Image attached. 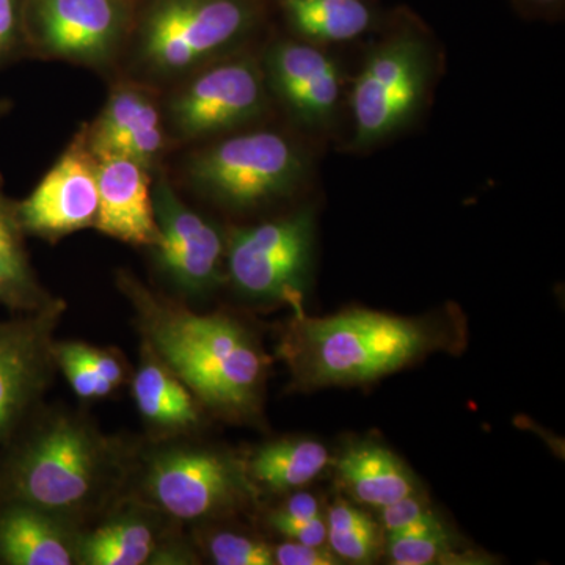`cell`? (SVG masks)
<instances>
[{
	"label": "cell",
	"mask_w": 565,
	"mask_h": 565,
	"mask_svg": "<svg viewBox=\"0 0 565 565\" xmlns=\"http://www.w3.org/2000/svg\"><path fill=\"white\" fill-rule=\"evenodd\" d=\"M77 349L85 362L90 364L95 373L114 390L120 393L129 385L134 366L128 356L114 345H95L76 340Z\"/></svg>",
	"instance_id": "obj_28"
},
{
	"label": "cell",
	"mask_w": 565,
	"mask_h": 565,
	"mask_svg": "<svg viewBox=\"0 0 565 565\" xmlns=\"http://www.w3.org/2000/svg\"><path fill=\"white\" fill-rule=\"evenodd\" d=\"M128 386L148 433L145 437L195 435L206 422V411L192 390L141 341Z\"/></svg>",
	"instance_id": "obj_17"
},
{
	"label": "cell",
	"mask_w": 565,
	"mask_h": 565,
	"mask_svg": "<svg viewBox=\"0 0 565 565\" xmlns=\"http://www.w3.org/2000/svg\"><path fill=\"white\" fill-rule=\"evenodd\" d=\"M68 303L0 319V451L44 404L58 373L54 343Z\"/></svg>",
	"instance_id": "obj_9"
},
{
	"label": "cell",
	"mask_w": 565,
	"mask_h": 565,
	"mask_svg": "<svg viewBox=\"0 0 565 565\" xmlns=\"http://www.w3.org/2000/svg\"><path fill=\"white\" fill-rule=\"evenodd\" d=\"M139 440L104 433L84 408L43 404L0 451V504L87 530L126 497Z\"/></svg>",
	"instance_id": "obj_1"
},
{
	"label": "cell",
	"mask_w": 565,
	"mask_h": 565,
	"mask_svg": "<svg viewBox=\"0 0 565 565\" xmlns=\"http://www.w3.org/2000/svg\"><path fill=\"white\" fill-rule=\"evenodd\" d=\"M161 243L150 248L156 273L180 299H200L225 281L226 237L182 202L166 177L152 185Z\"/></svg>",
	"instance_id": "obj_10"
},
{
	"label": "cell",
	"mask_w": 565,
	"mask_h": 565,
	"mask_svg": "<svg viewBox=\"0 0 565 565\" xmlns=\"http://www.w3.org/2000/svg\"><path fill=\"white\" fill-rule=\"evenodd\" d=\"M98 195L95 230L147 250L161 243L150 170L129 159L99 158Z\"/></svg>",
	"instance_id": "obj_16"
},
{
	"label": "cell",
	"mask_w": 565,
	"mask_h": 565,
	"mask_svg": "<svg viewBox=\"0 0 565 565\" xmlns=\"http://www.w3.org/2000/svg\"><path fill=\"white\" fill-rule=\"evenodd\" d=\"M199 553L184 526L132 497L82 534L81 565H191Z\"/></svg>",
	"instance_id": "obj_11"
},
{
	"label": "cell",
	"mask_w": 565,
	"mask_h": 565,
	"mask_svg": "<svg viewBox=\"0 0 565 565\" xmlns=\"http://www.w3.org/2000/svg\"><path fill=\"white\" fill-rule=\"evenodd\" d=\"M274 559L278 565H338L340 557L323 545H307L286 541L274 546Z\"/></svg>",
	"instance_id": "obj_32"
},
{
	"label": "cell",
	"mask_w": 565,
	"mask_h": 565,
	"mask_svg": "<svg viewBox=\"0 0 565 565\" xmlns=\"http://www.w3.org/2000/svg\"><path fill=\"white\" fill-rule=\"evenodd\" d=\"M302 152L273 131L239 134L196 152L188 163L193 189L230 210L277 202L303 180Z\"/></svg>",
	"instance_id": "obj_5"
},
{
	"label": "cell",
	"mask_w": 565,
	"mask_h": 565,
	"mask_svg": "<svg viewBox=\"0 0 565 565\" xmlns=\"http://www.w3.org/2000/svg\"><path fill=\"white\" fill-rule=\"evenodd\" d=\"M115 285L132 308L141 343L192 390L207 415L228 422L259 415L267 356L245 323L222 311H193L128 269L115 273Z\"/></svg>",
	"instance_id": "obj_2"
},
{
	"label": "cell",
	"mask_w": 565,
	"mask_h": 565,
	"mask_svg": "<svg viewBox=\"0 0 565 565\" xmlns=\"http://www.w3.org/2000/svg\"><path fill=\"white\" fill-rule=\"evenodd\" d=\"M297 32L318 41H349L362 35L371 11L360 0H282Z\"/></svg>",
	"instance_id": "obj_23"
},
{
	"label": "cell",
	"mask_w": 565,
	"mask_h": 565,
	"mask_svg": "<svg viewBox=\"0 0 565 565\" xmlns=\"http://www.w3.org/2000/svg\"><path fill=\"white\" fill-rule=\"evenodd\" d=\"M98 204V159L81 131L31 195L14 202V207L28 236L55 244L95 228Z\"/></svg>",
	"instance_id": "obj_13"
},
{
	"label": "cell",
	"mask_w": 565,
	"mask_h": 565,
	"mask_svg": "<svg viewBox=\"0 0 565 565\" xmlns=\"http://www.w3.org/2000/svg\"><path fill=\"white\" fill-rule=\"evenodd\" d=\"M327 541L334 555L353 564H371L381 552V535L371 516L337 501L327 516Z\"/></svg>",
	"instance_id": "obj_24"
},
{
	"label": "cell",
	"mask_w": 565,
	"mask_h": 565,
	"mask_svg": "<svg viewBox=\"0 0 565 565\" xmlns=\"http://www.w3.org/2000/svg\"><path fill=\"white\" fill-rule=\"evenodd\" d=\"M82 131L96 159H129L150 172L167 145L158 104L150 92L132 84L118 85L99 117Z\"/></svg>",
	"instance_id": "obj_15"
},
{
	"label": "cell",
	"mask_w": 565,
	"mask_h": 565,
	"mask_svg": "<svg viewBox=\"0 0 565 565\" xmlns=\"http://www.w3.org/2000/svg\"><path fill=\"white\" fill-rule=\"evenodd\" d=\"M267 523L286 541L300 542V544L307 545H326L327 522L323 516H316V519L310 520L292 519V516L274 511L267 516Z\"/></svg>",
	"instance_id": "obj_30"
},
{
	"label": "cell",
	"mask_w": 565,
	"mask_h": 565,
	"mask_svg": "<svg viewBox=\"0 0 565 565\" xmlns=\"http://www.w3.org/2000/svg\"><path fill=\"white\" fill-rule=\"evenodd\" d=\"M281 514L292 516V519L310 520L316 516H322L318 500L310 493H296L289 498L281 508L277 509Z\"/></svg>",
	"instance_id": "obj_33"
},
{
	"label": "cell",
	"mask_w": 565,
	"mask_h": 565,
	"mask_svg": "<svg viewBox=\"0 0 565 565\" xmlns=\"http://www.w3.org/2000/svg\"><path fill=\"white\" fill-rule=\"evenodd\" d=\"M429 79L426 44L411 33L375 47L352 90L356 147L392 136L414 117Z\"/></svg>",
	"instance_id": "obj_8"
},
{
	"label": "cell",
	"mask_w": 565,
	"mask_h": 565,
	"mask_svg": "<svg viewBox=\"0 0 565 565\" xmlns=\"http://www.w3.org/2000/svg\"><path fill=\"white\" fill-rule=\"evenodd\" d=\"M441 345L444 332L433 323L349 310L329 318L296 313L281 333L278 352L294 385L316 388L375 381Z\"/></svg>",
	"instance_id": "obj_3"
},
{
	"label": "cell",
	"mask_w": 565,
	"mask_h": 565,
	"mask_svg": "<svg viewBox=\"0 0 565 565\" xmlns=\"http://www.w3.org/2000/svg\"><path fill=\"white\" fill-rule=\"evenodd\" d=\"M267 71L275 92L305 125L329 120L340 98V71L310 44L280 43L269 52Z\"/></svg>",
	"instance_id": "obj_18"
},
{
	"label": "cell",
	"mask_w": 565,
	"mask_h": 565,
	"mask_svg": "<svg viewBox=\"0 0 565 565\" xmlns=\"http://www.w3.org/2000/svg\"><path fill=\"white\" fill-rule=\"evenodd\" d=\"M313 245L315 218L308 210L234 230L226 237V278L244 299L288 303L303 313Z\"/></svg>",
	"instance_id": "obj_6"
},
{
	"label": "cell",
	"mask_w": 565,
	"mask_h": 565,
	"mask_svg": "<svg viewBox=\"0 0 565 565\" xmlns=\"http://www.w3.org/2000/svg\"><path fill=\"white\" fill-rule=\"evenodd\" d=\"M326 446L308 438H281L259 446L245 459L259 492L285 493L310 484L329 465Z\"/></svg>",
	"instance_id": "obj_22"
},
{
	"label": "cell",
	"mask_w": 565,
	"mask_h": 565,
	"mask_svg": "<svg viewBox=\"0 0 565 565\" xmlns=\"http://www.w3.org/2000/svg\"><path fill=\"white\" fill-rule=\"evenodd\" d=\"M122 0H24L25 41L41 54L102 65L126 31Z\"/></svg>",
	"instance_id": "obj_12"
},
{
	"label": "cell",
	"mask_w": 565,
	"mask_h": 565,
	"mask_svg": "<svg viewBox=\"0 0 565 565\" xmlns=\"http://www.w3.org/2000/svg\"><path fill=\"white\" fill-rule=\"evenodd\" d=\"M382 509H384L382 520H384L386 534L397 533V531L423 525V523L437 519L434 512L426 504H423L422 500L415 498L414 494H408L403 500L385 505Z\"/></svg>",
	"instance_id": "obj_31"
},
{
	"label": "cell",
	"mask_w": 565,
	"mask_h": 565,
	"mask_svg": "<svg viewBox=\"0 0 565 565\" xmlns=\"http://www.w3.org/2000/svg\"><path fill=\"white\" fill-rule=\"evenodd\" d=\"M11 110V102L9 99H0V120Z\"/></svg>",
	"instance_id": "obj_34"
},
{
	"label": "cell",
	"mask_w": 565,
	"mask_h": 565,
	"mask_svg": "<svg viewBox=\"0 0 565 565\" xmlns=\"http://www.w3.org/2000/svg\"><path fill=\"white\" fill-rule=\"evenodd\" d=\"M25 237L14 202L0 182V310L10 315L39 313L61 300L33 269Z\"/></svg>",
	"instance_id": "obj_20"
},
{
	"label": "cell",
	"mask_w": 565,
	"mask_h": 565,
	"mask_svg": "<svg viewBox=\"0 0 565 565\" xmlns=\"http://www.w3.org/2000/svg\"><path fill=\"white\" fill-rule=\"evenodd\" d=\"M248 0H156L140 29V57L162 74L210 61L250 31Z\"/></svg>",
	"instance_id": "obj_7"
},
{
	"label": "cell",
	"mask_w": 565,
	"mask_h": 565,
	"mask_svg": "<svg viewBox=\"0 0 565 565\" xmlns=\"http://www.w3.org/2000/svg\"><path fill=\"white\" fill-rule=\"evenodd\" d=\"M189 537L200 559H207L211 564L275 565L274 546L255 535L203 523L192 526Z\"/></svg>",
	"instance_id": "obj_25"
},
{
	"label": "cell",
	"mask_w": 565,
	"mask_h": 565,
	"mask_svg": "<svg viewBox=\"0 0 565 565\" xmlns=\"http://www.w3.org/2000/svg\"><path fill=\"white\" fill-rule=\"evenodd\" d=\"M54 360L58 373L63 374L82 404L102 403L117 396L90 364L85 362L76 340H55Z\"/></svg>",
	"instance_id": "obj_27"
},
{
	"label": "cell",
	"mask_w": 565,
	"mask_h": 565,
	"mask_svg": "<svg viewBox=\"0 0 565 565\" xmlns=\"http://www.w3.org/2000/svg\"><path fill=\"white\" fill-rule=\"evenodd\" d=\"M24 41V0H0V68L14 58Z\"/></svg>",
	"instance_id": "obj_29"
},
{
	"label": "cell",
	"mask_w": 565,
	"mask_h": 565,
	"mask_svg": "<svg viewBox=\"0 0 565 565\" xmlns=\"http://www.w3.org/2000/svg\"><path fill=\"white\" fill-rule=\"evenodd\" d=\"M337 468L341 481L364 504L385 508L415 493L414 476L384 446H352L340 457Z\"/></svg>",
	"instance_id": "obj_21"
},
{
	"label": "cell",
	"mask_w": 565,
	"mask_h": 565,
	"mask_svg": "<svg viewBox=\"0 0 565 565\" xmlns=\"http://www.w3.org/2000/svg\"><path fill=\"white\" fill-rule=\"evenodd\" d=\"M126 497L192 527L247 508L259 490L243 457L182 435L140 438Z\"/></svg>",
	"instance_id": "obj_4"
},
{
	"label": "cell",
	"mask_w": 565,
	"mask_h": 565,
	"mask_svg": "<svg viewBox=\"0 0 565 565\" xmlns=\"http://www.w3.org/2000/svg\"><path fill=\"white\" fill-rule=\"evenodd\" d=\"M388 556L396 565H429L451 555V535L434 519L423 525L386 534Z\"/></svg>",
	"instance_id": "obj_26"
},
{
	"label": "cell",
	"mask_w": 565,
	"mask_h": 565,
	"mask_svg": "<svg viewBox=\"0 0 565 565\" xmlns=\"http://www.w3.org/2000/svg\"><path fill=\"white\" fill-rule=\"evenodd\" d=\"M84 527L28 504H0V565H81Z\"/></svg>",
	"instance_id": "obj_19"
},
{
	"label": "cell",
	"mask_w": 565,
	"mask_h": 565,
	"mask_svg": "<svg viewBox=\"0 0 565 565\" xmlns=\"http://www.w3.org/2000/svg\"><path fill=\"white\" fill-rule=\"evenodd\" d=\"M266 107L262 68L252 58H232L203 70L174 96V129L188 139L217 136L248 125Z\"/></svg>",
	"instance_id": "obj_14"
},
{
	"label": "cell",
	"mask_w": 565,
	"mask_h": 565,
	"mask_svg": "<svg viewBox=\"0 0 565 565\" xmlns=\"http://www.w3.org/2000/svg\"><path fill=\"white\" fill-rule=\"evenodd\" d=\"M535 2H541V3H553V2H557V0H535Z\"/></svg>",
	"instance_id": "obj_35"
}]
</instances>
